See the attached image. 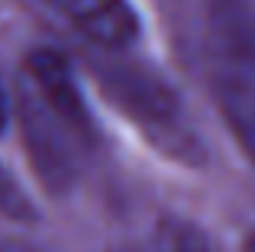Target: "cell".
Here are the masks:
<instances>
[{
	"mask_svg": "<svg viewBox=\"0 0 255 252\" xmlns=\"http://www.w3.org/2000/svg\"><path fill=\"white\" fill-rule=\"evenodd\" d=\"M152 252H217L213 243L207 240L204 230L184 220H165L155 233V246Z\"/></svg>",
	"mask_w": 255,
	"mask_h": 252,
	"instance_id": "cell-5",
	"label": "cell"
},
{
	"mask_svg": "<svg viewBox=\"0 0 255 252\" xmlns=\"http://www.w3.org/2000/svg\"><path fill=\"white\" fill-rule=\"evenodd\" d=\"M0 214L13 217V220H32V214H36L29 197L23 194V188L3 168H0Z\"/></svg>",
	"mask_w": 255,
	"mask_h": 252,
	"instance_id": "cell-6",
	"label": "cell"
},
{
	"mask_svg": "<svg viewBox=\"0 0 255 252\" xmlns=\"http://www.w3.org/2000/svg\"><path fill=\"white\" fill-rule=\"evenodd\" d=\"M120 252H136V249H120Z\"/></svg>",
	"mask_w": 255,
	"mask_h": 252,
	"instance_id": "cell-9",
	"label": "cell"
},
{
	"mask_svg": "<svg viewBox=\"0 0 255 252\" xmlns=\"http://www.w3.org/2000/svg\"><path fill=\"white\" fill-rule=\"evenodd\" d=\"M84 39L100 49H126L139 39V13L129 0H49Z\"/></svg>",
	"mask_w": 255,
	"mask_h": 252,
	"instance_id": "cell-4",
	"label": "cell"
},
{
	"mask_svg": "<svg viewBox=\"0 0 255 252\" xmlns=\"http://www.w3.org/2000/svg\"><path fill=\"white\" fill-rule=\"evenodd\" d=\"M19 120L39 178L52 191L71 188L94 145V123L65 55L36 49L26 58Z\"/></svg>",
	"mask_w": 255,
	"mask_h": 252,
	"instance_id": "cell-1",
	"label": "cell"
},
{
	"mask_svg": "<svg viewBox=\"0 0 255 252\" xmlns=\"http://www.w3.org/2000/svg\"><path fill=\"white\" fill-rule=\"evenodd\" d=\"M243 252H255V233H249V240H246V246H243Z\"/></svg>",
	"mask_w": 255,
	"mask_h": 252,
	"instance_id": "cell-8",
	"label": "cell"
},
{
	"mask_svg": "<svg viewBox=\"0 0 255 252\" xmlns=\"http://www.w3.org/2000/svg\"><path fill=\"white\" fill-rule=\"evenodd\" d=\"M107 97L142 129L158 152L181 165L204 162V139L197 136L178 91L139 65H97Z\"/></svg>",
	"mask_w": 255,
	"mask_h": 252,
	"instance_id": "cell-3",
	"label": "cell"
},
{
	"mask_svg": "<svg viewBox=\"0 0 255 252\" xmlns=\"http://www.w3.org/2000/svg\"><path fill=\"white\" fill-rule=\"evenodd\" d=\"M204 62L217 107L255 162V3L204 0Z\"/></svg>",
	"mask_w": 255,
	"mask_h": 252,
	"instance_id": "cell-2",
	"label": "cell"
},
{
	"mask_svg": "<svg viewBox=\"0 0 255 252\" xmlns=\"http://www.w3.org/2000/svg\"><path fill=\"white\" fill-rule=\"evenodd\" d=\"M6 123V97H3V88H0V129Z\"/></svg>",
	"mask_w": 255,
	"mask_h": 252,
	"instance_id": "cell-7",
	"label": "cell"
}]
</instances>
